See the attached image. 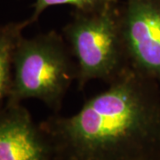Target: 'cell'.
<instances>
[{
    "mask_svg": "<svg viewBox=\"0 0 160 160\" xmlns=\"http://www.w3.org/2000/svg\"><path fill=\"white\" fill-rule=\"evenodd\" d=\"M54 160H141L160 157V86L128 69L71 116L41 124Z\"/></svg>",
    "mask_w": 160,
    "mask_h": 160,
    "instance_id": "obj_1",
    "label": "cell"
},
{
    "mask_svg": "<svg viewBox=\"0 0 160 160\" xmlns=\"http://www.w3.org/2000/svg\"><path fill=\"white\" fill-rule=\"evenodd\" d=\"M78 67L62 35L55 30L22 38L13 55L12 83L7 102L38 99L57 114Z\"/></svg>",
    "mask_w": 160,
    "mask_h": 160,
    "instance_id": "obj_2",
    "label": "cell"
},
{
    "mask_svg": "<svg viewBox=\"0 0 160 160\" xmlns=\"http://www.w3.org/2000/svg\"><path fill=\"white\" fill-rule=\"evenodd\" d=\"M62 36L77 63L78 90L92 80L109 85L130 69L118 4L96 12L74 10L71 20L63 27Z\"/></svg>",
    "mask_w": 160,
    "mask_h": 160,
    "instance_id": "obj_3",
    "label": "cell"
},
{
    "mask_svg": "<svg viewBox=\"0 0 160 160\" xmlns=\"http://www.w3.org/2000/svg\"><path fill=\"white\" fill-rule=\"evenodd\" d=\"M120 29L129 67L160 86V0H126Z\"/></svg>",
    "mask_w": 160,
    "mask_h": 160,
    "instance_id": "obj_4",
    "label": "cell"
},
{
    "mask_svg": "<svg viewBox=\"0 0 160 160\" xmlns=\"http://www.w3.org/2000/svg\"><path fill=\"white\" fill-rule=\"evenodd\" d=\"M0 160H54L46 132L21 103L0 108Z\"/></svg>",
    "mask_w": 160,
    "mask_h": 160,
    "instance_id": "obj_5",
    "label": "cell"
},
{
    "mask_svg": "<svg viewBox=\"0 0 160 160\" xmlns=\"http://www.w3.org/2000/svg\"><path fill=\"white\" fill-rule=\"evenodd\" d=\"M29 25L27 19L0 26V106L5 99L9 97L12 83L14 52L22 38L23 29Z\"/></svg>",
    "mask_w": 160,
    "mask_h": 160,
    "instance_id": "obj_6",
    "label": "cell"
},
{
    "mask_svg": "<svg viewBox=\"0 0 160 160\" xmlns=\"http://www.w3.org/2000/svg\"><path fill=\"white\" fill-rule=\"evenodd\" d=\"M118 4V0H36L32 5L33 12L28 19L29 24H32L38 20L41 13L47 8L55 6H73L76 11L83 12H96Z\"/></svg>",
    "mask_w": 160,
    "mask_h": 160,
    "instance_id": "obj_7",
    "label": "cell"
},
{
    "mask_svg": "<svg viewBox=\"0 0 160 160\" xmlns=\"http://www.w3.org/2000/svg\"><path fill=\"white\" fill-rule=\"evenodd\" d=\"M141 160H160V157H153V158H143Z\"/></svg>",
    "mask_w": 160,
    "mask_h": 160,
    "instance_id": "obj_8",
    "label": "cell"
}]
</instances>
